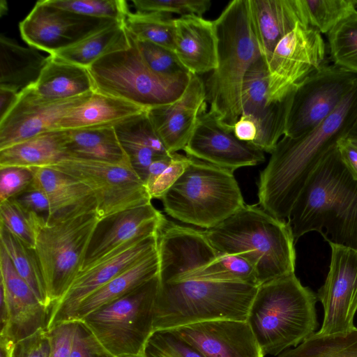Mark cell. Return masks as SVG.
Wrapping results in <instances>:
<instances>
[{"instance_id":"obj_1","label":"cell","mask_w":357,"mask_h":357,"mask_svg":"<svg viewBox=\"0 0 357 357\" xmlns=\"http://www.w3.org/2000/svg\"><path fill=\"white\" fill-rule=\"evenodd\" d=\"M356 121L357 86L314 130L280 139L259 175V205L286 220L310 174L338 142L347 138Z\"/></svg>"},{"instance_id":"obj_30","label":"cell","mask_w":357,"mask_h":357,"mask_svg":"<svg viewBox=\"0 0 357 357\" xmlns=\"http://www.w3.org/2000/svg\"><path fill=\"white\" fill-rule=\"evenodd\" d=\"M158 249L121 273L88 296L79 305L71 321H79L95 310L117 300L158 275Z\"/></svg>"},{"instance_id":"obj_19","label":"cell","mask_w":357,"mask_h":357,"mask_svg":"<svg viewBox=\"0 0 357 357\" xmlns=\"http://www.w3.org/2000/svg\"><path fill=\"white\" fill-rule=\"evenodd\" d=\"M183 151L190 158L233 172L265 160L264 151L238 139L210 111L200 115Z\"/></svg>"},{"instance_id":"obj_16","label":"cell","mask_w":357,"mask_h":357,"mask_svg":"<svg viewBox=\"0 0 357 357\" xmlns=\"http://www.w3.org/2000/svg\"><path fill=\"white\" fill-rule=\"evenodd\" d=\"M331 257L324 284L317 299L324 309L321 335L343 333L354 328L357 312V250L330 245Z\"/></svg>"},{"instance_id":"obj_37","label":"cell","mask_w":357,"mask_h":357,"mask_svg":"<svg viewBox=\"0 0 357 357\" xmlns=\"http://www.w3.org/2000/svg\"><path fill=\"white\" fill-rule=\"evenodd\" d=\"M294 91L281 100L267 102L255 123L257 133L255 139L250 143L252 145L264 152L272 153L281 136L284 135Z\"/></svg>"},{"instance_id":"obj_24","label":"cell","mask_w":357,"mask_h":357,"mask_svg":"<svg viewBox=\"0 0 357 357\" xmlns=\"http://www.w3.org/2000/svg\"><path fill=\"white\" fill-rule=\"evenodd\" d=\"M33 183L47 195L51 208V223L91 211L97 212L92 190L75 178L51 167H33Z\"/></svg>"},{"instance_id":"obj_55","label":"cell","mask_w":357,"mask_h":357,"mask_svg":"<svg viewBox=\"0 0 357 357\" xmlns=\"http://www.w3.org/2000/svg\"><path fill=\"white\" fill-rule=\"evenodd\" d=\"M347 139L357 146V121L348 134Z\"/></svg>"},{"instance_id":"obj_14","label":"cell","mask_w":357,"mask_h":357,"mask_svg":"<svg viewBox=\"0 0 357 357\" xmlns=\"http://www.w3.org/2000/svg\"><path fill=\"white\" fill-rule=\"evenodd\" d=\"M325 43L316 29L297 24L276 45L266 61L268 102L286 97L324 63Z\"/></svg>"},{"instance_id":"obj_21","label":"cell","mask_w":357,"mask_h":357,"mask_svg":"<svg viewBox=\"0 0 357 357\" xmlns=\"http://www.w3.org/2000/svg\"><path fill=\"white\" fill-rule=\"evenodd\" d=\"M206 102L204 82L191 74L177 100L147 110L154 130L170 153L184 149L200 115L206 111Z\"/></svg>"},{"instance_id":"obj_48","label":"cell","mask_w":357,"mask_h":357,"mask_svg":"<svg viewBox=\"0 0 357 357\" xmlns=\"http://www.w3.org/2000/svg\"><path fill=\"white\" fill-rule=\"evenodd\" d=\"M22 207L36 215L46 224L52 220V208L46 193L33 182L24 192L13 198Z\"/></svg>"},{"instance_id":"obj_23","label":"cell","mask_w":357,"mask_h":357,"mask_svg":"<svg viewBox=\"0 0 357 357\" xmlns=\"http://www.w3.org/2000/svg\"><path fill=\"white\" fill-rule=\"evenodd\" d=\"M174 52L192 74L211 73L218 66V35L214 21L196 15L175 19Z\"/></svg>"},{"instance_id":"obj_8","label":"cell","mask_w":357,"mask_h":357,"mask_svg":"<svg viewBox=\"0 0 357 357\" xmlns=\"http://www.w3.org/2000/svg\"><path fill=\"white\" fill-rule=\"evenodd\" d=\"M159 273L123 297L79 322L110 357L144 354L153 333Z\"/></svg>"},{"instance_id":"obj_10","label":"cell","mask_w":357,"mask_h":357,"mask_svg":"<svg viewBox=\"0 0 357 357\" xmlns=\"http://www.w3.org/2000/svg\"><path fill=\"white\" fill-rule=\"evenodd\" d=\"M96 211L44 225L35 250L45 284L50 308L67 291L81 271L100 221Z\"/></svg>"},{"instance_id":"obj_49","label":"cell","mask_w":357,"mask_h":357,"mask_svg":"<svg viewBox=\"0 0 357 357\" xmlns=\"http://www.w3.org/2000/svg\"><path fill=\"white\" fill-rule=\"evenodd\" d=\"M50 353L49 332L43 328L15 342L13 357H49Z\"/></svg>"},{"instance_id":"obj_12","label":"cell","mask_w":357,"mask_h":357,"mask_svg":"<svg viewBox=\"0 0 357 357\" xmlns=\"http://www.w3.org/2000/svg\"><path fill=\"white\" fill-rule=\"evenodd\" d=\"M356 86V73L324 63L294 89L284 136L298 137L314 130Z\"/></svg>"},{"instance_id":"obj_51","label":"cell","mask_w":357,"mask_h":357,"mask_svg":"<svg viewBox=\"0 0 357 357\" xmlns=\"http://www.w3.org/2000/svg\"><path fill=\"white\" fill-rule=\"evenodd\" d=\"M77 322L70 357H110L86 328L79 321Z\"/></svg>"},{"instance_id":"obj_33","label":"cell","mask_w":357,"mask_h":357,"mask_svg":"<svg viewBox=\"0 0 357 357\" xmlns=\"http://www.w3.org/2000/svg\"><path fill=\"white\" fill-rule=\"evenodd\" d=\"M66 131L68 156L114 163H130L114 127Z\"/></svg>"},{"instance_id":"obj_44","label":"cell","mask_w":357,"mask_h":357,"mask_svg":"<svg viewBox=\"0 0 357 357\" xmlns=\"http://www.w3.org/2000/svg\"><path fill=\"white\" fill-rule=\"evenodd\" d=\"M144 354L146 357H204L169 331H154L146 342Z\"/></svg>"},{"instance_id":"obj_53","label":"cell","mask_w":357,"mask_h":357,"mask_svg":"<svg viewBox=\"0 0 357 357\" xmlns=\"http://www.w3.org/2000/svg\"><path fill=\"white\" fill-rule=\"evenodd\" d=\"M233 132L238 139L252 143L256 138L257 129L252 120L241 116L234 124Z\"/></svg>"},{"instance_id":"obj_38","label":"cell","mask_w":357,"mask_h":357,"mask_svg":"<svg viewBox=\"0 0 357 357\" xmlns=\"http://www.w3.org/2000/svg\"><path fill=\"white\" fill-rule=\"evenodd\" d=\"M268 87L267 62L261 56L251 66L245 77L242 88L241 116L256 123L267 105Z\"/></svg>"},{"instance_id":"obj_50","label":"cell","mask_w":357,"mask_h":357,"mask_svg":"<svg viewBox=\"0 0 357 357\" xmlns=\"http://www.w3.org/2000/svg\"><path fill=\"white\" fill-rule=\"evenodd\" d=\"M78 322L70 321L48 331L50 340L49 357H70Z\"/></svg>"},{"instance_id":"obj_56","label":"cell","mask_w":357,"mask_h":357,"mask_svg":"<svg viewBox=\"0 0 357 357\" xmlns=\"http://www.w3.org/2000/svg\"><path fill=\"white\" fill-rule=\"evenodd\" d=\"M119 357H146L144 354H137V355H128V356H122Z\"/></svg>"},{"instance_id":"obj_42","label":"cell","mask_w":357,"mask_h":357,"mask_svg":"<svg viewBox=\"0 0 357 357\" xmlns=\"http://www.w3.org/2000/svg\"><path fill=\"white\" fill-rule=\"evenodd\" d=\"M54 6L75 14L125 22L130 13L127 2L124 0H48Z\"/></svg>"},{"instance_id":"obj_45","label":"cell","mask_w":357,"mask_h":357,"mask_svg":"<svg viewBox=\"0 0 357 357\" xmlns=\"http://www.w3.org/2000/svg\"><path fill=\"white\" fill-rule=\"evenodd\" d=\"M137 12H160L181 16L202 17L211 7L210 0H132Z\"/></svg>"},{"instance_id":"obj_20","label":"cell","mask_w":357,"mask_h":357,"mask_svg":"<svg viewBox=\"0 0 357 357\" xmlns=\"http://www.w3.org/2000/svg\"><path fill=\"white\" fill-rule=\"evenodd\" d=\"M169 331L204 357H265L245 320L206 321Z\"/></svg>"},{"instance_id":"obj_26","label":"cell","mask_w":357,"mask_h":357,"mask_svg":"<svg viewBox=\"0 0 357 357\" xmlns=\"http://www.w3.org/2000/svg\"><path fill=\"white\" fill-rule=\"evenodd\" d=\"M146 110L124 99L94 91L88 100L69 111L59 121L56 130L115 127Z\"/></svg>"},{"instance_id":"obj_22","label":"cell","mask_w":357,"mask_h":357,"mask_svg":"<svg viewBox=\"0 0 357 357\" xmlns=\"http://www.w3.org/2000/svg\"><path fill=\"white\" fill-rule=\"evenodd\" d=\"M166 220L151 202L100 220L89 245L82 270L135 238L158 232Z\"/></svg>"},{"instance_id":"obj_32","label":"cell","mask_w":357,"mask_h":357,"mask_svg":"<svg viewBox=\"0 0 357 357\" xmlns=\"http://www.w3.org/2000/svg\"><path fill=\"white\" fill-rule=\"evenodd\" d=\"M130 45L131 37L125 22H114L51 56L88 68L102 56L128 48Z\"/></svg>"},{"instance_id":"obj_25","label":"cell","mask_w":357,"mask_h":357,"mask_svg":"<svg viewBox=\"0 0 357 357\" xmlns=\"http://www.w3.org/2000/svg\"><path fill=\"white\" fill-rule=\"evenodd\" d=\"M263 57L267 61L279 41L297 24L310 26L303 0H250Z\"/></svg>"},{"instance_id":"obj_40","label":"cell","mask_w":357,"mask_h":357,"mask_svg":"<svg viewBox=\"0 0 357 357\" xmlns=\"http://www.w3.org/2000/svg\"><path fill=\"white\" fill-rule=\"evenodd\" d=\"M1 225L28 246L35 249L37 236L46 222L22 207L13 199L0 203Z\"/></svg>"},{"instance_id":"obj_5","label":"cell","mask_w":357,"mask_h":357,"mask_svg":"<svg viewBox=\"0 0 357 357\" xmlns=\"http://www.w3.org/2000/svg\"><path fill=\"white\" fill-rule=\"evenodd\" d=\"M317 301L295 273L258 286L247 321L264 356H278L314 333Z\"/></svg>"},{"instance_id":"obj_9","label":"cell","mask_w":357,"mask_h":357,"mask_svg":"<svg viewBox=\"0 0 357 357\" xmlns=\"http://www.w3.org/2000/svg\"><path fill=\"white\" fill-rule=\"evenodd\" d=\"M130 37V47L107 54L88 68L95 91L124 99L146 109L177 100L185 91L192 73L181 78L155 74L146 65L135 39Z\"/></svg>"},{"instance_id":"obj_4","label":"cell","mask_w":357,"mask_h":357,"mask_svg":"<svg viewBox=\"0 0 357 357\" xmlns=\"http://www.w3.org/2000/svg\"><path fill=\"white\" fill-rule=\"evenodd\" d=\"M214 22L218 40V66L204 82L206 102L219 122L233 131L241 115L245 77L263 56L250 0L230 1Z\"/></svg>"},{"instance_id":"obj_15","label":"cell","mask_w":357,"mask_h":357,"mask_svg":"<svg viewBox=\"0 0 357 357\" xmlns=\"http://www.w3.org/2000/svg\"><path fill=\"white\" fill-rule=\"evenodd\" d=\"M114 22L75 14L40 0L20 22L19 29L29 46L53 55Z\"/></svg>"},{"instance_id":"obj_28","label":"cell","mask_w":357,"mask_h":357,"mask_svg":"<svg viewBox=\"0 0 357 357\" xmlns=\"http://www.w3.org/2000/svg\"><path fill=\"white\" fill-rule=\"evenodd\" d=\"M48 57L30 46L24 47L3 34L0 36V88L17 93L33 86Z\"/></svg>"},{"instance_id":"obj_46","label":"cell","mask_w":357,"mask_h":357,"mask_svg":"<svg viewBox=\"0 0 357 357\" xmlns=\"http://www.w3.org/2000/svg\"><path fill=\"white\" fill-rule=\"evenodd\" d=\"M192 161V158L177 153H172L169 165L153 180L145 183L151 199H161L174 185Z\"/></svg>"},{"instance_id":"obj_13","label":"cell","mask_w":357,"mask_h":357,"mask_svg":"<svg viewBox=\"0 0 357 357\" xmlns=\"http://www.w3.org/2000/svg\"><path fill=\"white\" fill-rule=\"evenodd\" d=\"M158 232L135 238L82 269L64 295L49 310L46 329L70 321L94 291L158 249Z\"/></svg>"},{"instance_id":"obj_35","label":"cell","mask_w":357,"mask_h":357,"mask_svg":"<svg viewBox=\"0 0 357 357\" xmlns=\"http://www.w3.org/2000/svg\"><path fill=\"white\" fill-rule=\"evenodd\" d=\"M278 357H357V328L339 333H314L295 347Z\"/></svg>"},{"instance_id":"obj_2","label":"cell","mask_w":357,"mask_h":357,"mask_svg":"<svg viewBox=\"0 0 357 357\" xmlns=\"http://www.w3.org/2000/svg\"><path fill=\"white\" fill-rule=\"evenodd\" d=\"M295 242L310 231L329 245L357 250V180L344 164L337 146L314 169L287 218Z\"/></svg>"},{"instance_id":"obj_27","label":"cell","mask_w":357,"mask_h":357,"mask_svg":"<svg viewBox=\"0 0 357 357\" xmlns=\"http://www.w3.org/2000/svg\"><path fill=\"white\" fill-rule=\"evenodd\" d=\"M147 110L114 127L119 142L132 167L144 182L152 162L158 158L172 154L154 130Z\"/></svg>"},{"instance_id":"obj_57","label":"cell","mask_w":357,"mask_h":357,"mask_svg":"<svg viewBox=\"0 0 357 357\" xmlns=\"http://www.w3.org/2000/svg\"><path fill=\"white\" fill-rule=\"evenodd\" d=\"M355 8H357V0H354Z\"/></svg>"},{"instance_id":"obj_29","label":"cell","mask_w":357,"mask_h":357,"mask_svg":"<svg viewBox=\"0 0 357 357\" xmlns=\"http://www.w3.org/2000/svg\"><path fill=\"white\" fill-rule=\"evenodd\" d=\"M67 131L54 130L0 150V167H50L68 156Z\"/></svg>"},{"instance_id":"obj_7","label":"cell","mask_w":357,"mask_h":357,"mask_svg":"<svg viewBox=\"0 0 357 357\" xmlns=\"http://www.w3.org/2000/svg\"><path fill=\"white\" fill-rule=\"evenodd\" d=\"M160 199L167 215L204 229L245 204L233 172L195 158Z\"/></svg>"},{"instance_id":"obj_34","label":"cell","mask_w":357,"mask_h":357,"mask_svg":"<svg viewBox=\"0 0 357 357\" xmlns=\"http://www.w3.org/2000/svg\"><path fill=\"white\" fill-rule=\"evenodd\" d=\"M0 241V245L4 248L18 274L50 310L42 269L35 249L28 246L1 225Z\"/></svg>"},{"instance_id":"obj_39","label":"cell","mask_w":357,"mask_h":357,"mask_svg":"<svg viewBox=\"0 0 357 357\" xmlns=\"http://www.w3.org/2000/svg\"><path fill=\"white\" fill-rule=\"evenodd\" d=\"M327 34L333 64L357 74V10Z\"/></svg>"},{"instance_id":"obj_41","label":"cell","mask_w":357,"mask_h":357,"mask_svg":"<svg viewBox=\"0 0 357 357\" xmlns=\"http://www.w3.org/2000/svg\"><path fill=\"white\" fill-rule=\"evenodd\" d=\"M303 3L309 26L323 33L357 10L354 0H303Z\"/></svg>"},{"instance_id":"obj_18","label":"cell","mask_w":357,"mask_h":357,"mask_svg":"<svg viewBox=\"0 0 357 357\" xmlns=\"http://www.w3.org/2000/svg\"><path fill=\"white\" fill-rule=\"evenodd\" d=\"M93 92L52 100L40 96L33 86L21 91L15 106L0 121V150L56 130L59 121L73 108L88 100Z\"/></svg>"},{"instance_id":"obj_31","label":"cell","mask_w":357,"mask_h":357,"mask_svg":"<svg viewBox=\"0 0 357 357\" xmlns=\"http://www.w3.org/2000/svg\"><path fill=\"white\" fill-rule=\"evenodd\" d=\"M34 90L44 98L65 100L95 91L89 69L49 55Z\"/></svg>"},{"instance_id":"obj_11","label":"cell","mask_w":357,"mask_h":357,"mask_svg":"<svg viewBox=\"0 0 357 357\" xmlns=\"http://www.w3.org/2000/svg\"><path fill=\"white\" fill-rule=\"evenodd\" d=\"M50 167L75 178L92 190L100 220L151 202L144 182L129 162L68 156Z\"/></svg>"},{"instance_id":"obj_43","label":"cell","mask_w":357,"mask_h":357,"mask_svg":"<svg viewBox=\"0 0 357 357\" xmlns=\"http://www.w3.org/2000/svg\"><path fill=\"white\" fill-rule=\"evenodd\" d=\"M136 43L144 63L155 74L167 78H181L191 74L174 50L149 41Z\"/></svg>"},{"instance_id":"obj_3","label":"cell","mask_w":357,"mask_h":357,"mask_svg":"<svg viewBox=\"0 0 357 357\" xmlns=\"http://www.w3.org/2000/svg\"><path fill=\"white\" fill-rule=\"evenodd\" d=\"M202 232L218 251L248 261L256 273L259 286L295 273V240L287 221L274 217L259 204H245Z\"/></svg>"},{"instance_id":"obj_17","label":"cell","mask_w":357,"mask_h":357,"mask_svg":"<svg viewBox=\"0 0 357 357\" xmlns=\"http://www.w3.org/2000/svg\"><path fill=\"white\" fill-rule=\"evenodd\" d=\"M1 337L15 343L46 328L49 310L18 274L0 245Z\"/></svg>"},{"instance_id":"obj_6","label":"cell","mask_w":357,"mask_h":357,"mask_svg":"<svg viewBox=\"0 0 357 357\" xmlns=\"http://www.w3.org/2000/svg\"><path fill=\"white\" fill-rule=\"evenodd\" d=\"M153 332L217 319L247 321L258 286L159 275Z\"/></svg>"},{"instance_id":"obj_52","label":"cell","mask_w":357,"mask_h":357,"mask_svg":"<svg viewBox=\"0 0 357 357\" xmlns=\"http://www.w3.org/2000/svg\"><path fill=\"white\" fill-rule=\"evenodd\" d=\"M337 148L349 171L357 180V146L344 138L338 142Z\"/></svg>"},{"instance_id":"obj_54","label":"cell","mask_w":357,"mask_h":357,"mask_svg":"<svg viewBox=\"0 0 357 357\" xmlns=\"http://www.w3.org/2000/svg\"><path fill=\"white\" fill-rule=\"evenodd\" d=\"M20 93L13 90L0 88V121L2 120L16 104Z\"/></svg>"},{"instance_id":"obj_36","label":"cell","mask_w":357,"mask_h":357,"mask_svg":"<svg viewBox=\"0 0 357 357\" xmlns=\"http://www.w3.org/2000/svg\"><path fill=\"white\" fill-rule=\"evenodd\" d=\"M125 25L129 33L139 41H149L174 51L176 24L171 14L160 12H136L128 15Z\"/></svg>"},{"instance_id":"obj_47","label":"cell","mask_w":357,"mask_h":357,"mask_svg":"<svg viewBox=\"0 0 357 357\" xmlns=\"http://www.w3.org/2000/svg\"><path fill=\"white\" fill-rule=\"evenodd\" d=\"M32 168L0 167V203L11 199L26 190L32 183Z\"/></svg>"}]
</instances>
